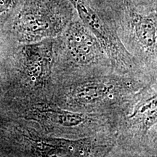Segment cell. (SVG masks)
Returning a JSON list of instances; mask_svg holds the SVG:
<instances>
[{
	"label": "cell",
	"mask_w": 157,
	"mask_h": 157,
	"mask_svg": "<svg viewBox=\"0 0 157 157\" xmlns=\"http://www.w3.org/2000/svg\"><path fill=\"white\" fill-rule=\"evenodd\" d=\"M131 2V5H143V6H151L156 8V0H127Z\"/></svg>",
	"instance_id": "10"
},
{
	"label": "cell",
	"mask_w": 157,
	"mask_h": 157,
	"mask_svg": "<svg viewBox=\"0 0 157 157\" xmlns=\"http://www.w3.org/2000/svg\"><path fill=\"white\" fill-rule=\"evenodd\" d=\"M52 42L45 39L23 48L21 71L26 84L40 87L48 81L52 64Z\"/></svg>",
	"instance_id": "3"
},
{
	"label": "cell",
	"mask_w": 157,
	"mask_h": 157,
	"mask_svg": "<svg viewBox=\"0 0 157 157\" xmlns=\"http://www.w3.org/2000/svg\"><path fill=\"white\" fill-rule=\"evenodd\" d=\"M156 94L154 93L137 103L129 120L139 127L140 130L146 132L156 124Z\"/></svg>",
	"instance_id": "8"
},
{
	"label": "cell",
	"mask_w": 157,
	"mask_h": 157,
	"mask_svg": "<svg viewBox=\"0 0 157 157\" xmlns=\"http://www.w3.org/2000/svg\"><path fill=\"white\" fill-rule=\"evenodd\" d=\"M85 25L115 64L123 68L132 66V59L125 50L113 26L109 24L86 0H68Z\"/></svg>",
	"instance_id": "2"
},
{
	"label": "cell",
	"mask_w": 157,
	"mask_h": 157,
	"mask_svg": "<svg viewBox=\"0 0 157 157\" xmlns=\"http://www.w3.org/2000/svg\"><path fill=\"white\" fill-rule=\"evenodd\" d=\"M127 25L136 42L146 52L156 54V12L152 10L144 14L131 5L126 12Z\"/></svg>",
	"instance_id": "5"
},
{
	"label": "cell",
	"mask_w": 157,
	"mask_h": 157,
	"mask_svg": "<svg viewBox=\"0 0 157 157\" xmlns=\"http://www.w3.org/2000/svg\"><path fill=\"white\" fill-rule=\"evenodd\" d=\"M29 114L39 121L65 128L76 127L87 122L90 119L84 113L48 106L37 107L34 111L31 110Z\"/></svg>",
	"instance_id": "7"
},
{
	"label": "cell",
	"mask_w": 157,
	"mask_h": 157,
	"mask_svg": "<svg viewBox=\"0 0 157 157\" xmlns=\"http://www.w3.org/2000/svg\"><path fill=\"white\" fill-rule=\"evenodd\" d=\"M21 0H0V29L2 28Z\"/></svg>",
	"instance_id": "9"
},
{
	"label": "cell",
	"mask_w": 157,
	"mask_h": 157,
	"mask_svg": "<svg viewBox=\"0 0 157 157\" xmlns=\"http://www.w3.org/2000/svg\"><path fill=\"white\" fill-rule=\"evenodd\" d=\"M116 91V84L109 80L84 82L71 90L68 101L73 105L87 106L105 101L114 95Z\"/></svg>",
	"instance_id": "6"
},
{
	"label": "cell",
	"mask_w": 157,
	"mask_h": 157,
	"mask_svg": "<svg viewBox=\"0 0 157 157\" xmlns=\"http://www.w3.org/2000/svg\"><path fill=\"white\" fill-rule=\"evenodd\" d=\"M74 11L68 0H25L13 21V34L26 44L52 38L66 29Z\"/></svg>",
	"instance_id": "1"
},
{
	"label": "cell",
	"mask_w": 157,
	"mask_h": 157,
	"mask_svg": "<svg viewBox=\"0 0 157 157\" xmlns=\"http://www.w3.org/2000/svg\"><path fill=\"white\" fill-rule=\"evenodd\" d=\"M65 38L68 53L77 63H94L101 56V45L81 21H71L68 23L65 29Z\"/></svg>",
	"instance_id": "4"
}]
</instances>
